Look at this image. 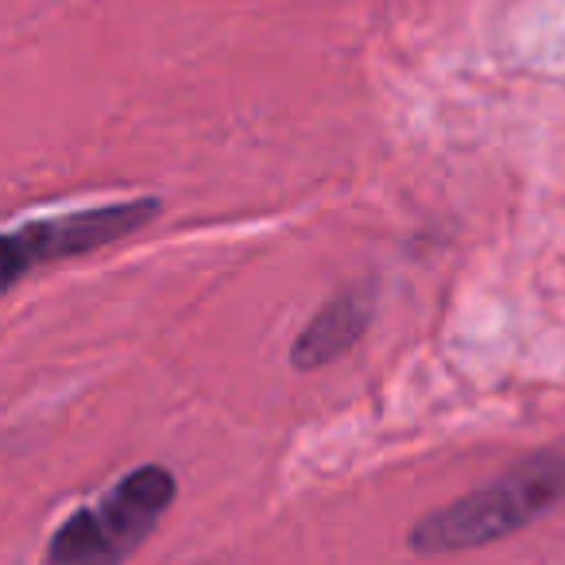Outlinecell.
I'll list each match as a JSON object with an SVG mask.
<instances>
[{"instance_id":"6da1fadb","label":"cell","mask_w":565,"mask_h":565,"mask_svg":"<svg viewBox=\"0 0 565 565\" xmlns=\"http://www.w3.org/2000/svg\"><path fill=\"white\" fill-rule=\"evenodd\" d=\"M565 500V454L539 449L526 461L511 465L503 477L477 492L461 495L411 526V546L418 554H457L500 542L523 531L539 515Z\"/></svg>"},{"instance_id":"7a4b0ae2","label":"cell","mask_w":565,"mask_h":565,"mask_svg":"<svg viewBox=\"0 0 565 565\" xmlns=\"http://www.w3.org/2000/svg\"><path fill=\"white\" fill-rule=\"evenodd\" d=\"M174 472L163 465H140L55 526L43 565H120L167 515L174 503Z\"/></svg>"},{"instance_id":"3957f363","label":"cell","mask_w":565,"mask_h":565,"mask_svg":"<svg viewBox=\"0 0 565 565\" xmlns=\"http://www.w3.org/2000/svg\"><path fill=\"white\" fill-rule=\"evenodd\" d=\"M151 217H159V198H132V202H109L97 210L24 221L4 236V287H17L20 275L40 264L105 248V244L143 228Z\"/></svg>"},{"instance_id":"277c9868","label":"cell","mask_w":565,"mask_h":565,"mask_svg":"<svg viewBox=\"0 0 565 565\" xmlns=\"http://www.w3.org/2000/svg\"><path fill=\"white\" fill-rule=\"evenodd\" d=\"M372 322V295L369 291H341L302 326V333L291 345V364L299 372H315L345 356L364 338Z\"/></svg>"}]
</instances>
